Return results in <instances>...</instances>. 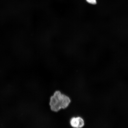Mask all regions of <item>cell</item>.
<instances>
[{"label": "cell", "instance_id": "3", "mask_svg": "<svg viewBox=\"0 0 128 128\" xmlns=\"http://www.w3.org/2000/svg\"><path fill=\"white\" fill-rule=\"evenodd\" d=\"M87 2L89 4L95 5L97 4V0H86Z\"/></svg>", "mask_w": 128, "mask_h": 128}, {"label": "cell", "instance_id": "1", "mask_svg": "<svg viewBox=\"0 0 128 128\" xmlns=\"http://www.w3.org/2000/svg\"><path fill=\"white\" fill-rule=\"evenodd\" d=\"M71 102V99L68 96L56 90L50 97L49 105L51 111L56 112L68 108Z\"/></svg>", "mask_w": 128, "mask_h": 128}, {"label": "cell", "instance_id": "2", "mask_svg": "<svg viewBox=\"0 0 128 128\" xmlns=\"http://www.w3.org/2000/svg\"><path fill=\"white\" fill-rule=\"evenodd\" d=\"M69 122L70 126L74 128H82L84 125V120L80 116L73 117L70 119Z\"/></svg>", "mask_w": 128, "mask_h": 128}]
</instances>
